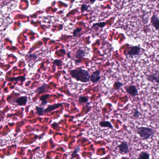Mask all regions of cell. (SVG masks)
<instances>
[{
  "label": "cell",
  "mask_w": 159,
  "mask_h": 159,
  "mask_svg": "<svg viewBox=\"0 0 159 159\" xmlns=\"http://www.w3.org/2000/svg\"><path fill=\"white\" fill-rule=\"evenodd\" d=\"M101 72L99 70H96L92 73L90 76V80L93 83H96L101 79Z\"/></svg>",
  "instance_id": "7"
},
{
  "label": "cell",
  "mask_w": 159,
  "mask_h": 159,
  "mask_svg": "<svg viewBox=\"0 0 159 159\" xmlns=\"http://www.w3.org/2000/svg\"><path fill=\"white\" fill-rule=\"evenodd\" d=\"M36 114L39 116H42L44 113V109L42 107H36Z\"/></svg>",
  "instance_id": "16"
},
{
  "label": "cell",
  "mask_w": 159,
  "mask_h": 159,
  "mask_svg": "<svg viewBox=\"0 0 159 159\" xmlns=\"http://www.w3.org/2000/svg\"><path fill=\"white\" fill-rule=\"evenodd\" d=\"M126 91L132 96L135 97L138 95V90L134 85H130L125 87Z\"/></svg>",
  "instance_id": "5"
},
{
  "label": "cell",
  "mask_w": 159,
  "mask_h": 159,
  "mask_svg": "<svg viewBox=\"0 0 159 159\" xmlns=\"http://www.w3.org/2000/svg\"><path fill=\"white\" fill-rule=\"evenodd\" d=\"M86 52L84 50L82 49H79L76 52V58H80L84 57L85 56Z\"/></svg>",
  "instance_id": "15"
},
{
  "label": "cell",
  "mask_w": 159,
  "mask_h": 159,
  "mask_svg": "<svg viewBox=\"0 0 159 159\" xmlns=\"http://www.w3.org/2000/svg\"><path fill=\"white\" fill-rule=\"evenodd\" d=\"M53 64L55 65H57L58 66H61L62 65V62L60 59H55L53 62Z\"/></svg>",
  "instance_id": "22"
},
{
  "label": "cell",
  "mask_w": 159,
  "mask_h": 159,
  "mask_svg": "<svg viewBox=\"0 0 159 159\" xmlns=\"http://www.w3.org/2000/svg\"><path fill=\"white\" fill-rule=\"evenodd\" d=\"M146 78L148 81L159 84V70H154L150 74L147 75Z\"/></svg>",
  "instance_id": "3"
},
{
  "label": "cell",
  "mask_w": 159,
  "mask_h": 159,
  "mask_svg": "<svg viewBox=\"0 0 159 159\" xmlns=\"http://www.w3.org/2000/svg\"><path fill=\"white\" fill-rule=\"evenodd\" d=\"M82 30V28H77V29L75 30H73V36L74 37L77 36V34H78Z\"/></svg>",
  "instance_id": "24"
},
{
  "label": "cell",
  "mask_w": 159,
  "mask_h": 159,
  "mask_svg": "<svg viewBox=\"0 0 159 159\" xmlns=\"http://www.w3.org/2000/svg\"><path fill=\"white\" fill-rule=\"evenodd\" d=\"M70 73L72 78L83 83H87L90 79V73L87 70L82 68L72 70H70Z\"/></svg>",
  "instance_id": "1"
},
{
  "label": "cell",
  "mask_w": 159,
  "mask_h": 159,
  "mask_svg": "<svg viewBox=\"0 0 159 159\" xmlns=\"http://www.w3.org/2000/svg\"><path fill=\"white\" fill-rule=\"evenodd\" d=\"M106 25V23L105 22H101V23H95L92 26V28H94V27L97 26L99 27L100 28H103Z\"/></svg>",
  "instance_id": "21"
},
{
  "label": "cell",
  "mask_w": 159,
  "mask_h": 159,
  "mask_svg": "<svg viewBox=\"0 0 159 159\" xmlns=\"http://www.w3.org/2000/svg\"><path fill=\"white\" fill-rule=\"evenodd\" d=\"M123 86V84L120 82H116L114 84V88L116 90H118Z\"/></svg>",
  "instance_id": "20"
},
{
  "label": "cell",
  "mask_w": 159,
  "mask_h": 159,
  "mask_svg": "<svg viewBox=\"0 0 159 159\" xmlns=\"http://www.w3.org/2000/svg\"><path fill=\"white\" fill-rule=\"evenodd\" d=\"M88 101V98L87 97L81 96L79 98V103L80 104H82L83 103H87Z\"/></svg>",
  "instance_id": "17"
},
{
  "label": "cell",
  "mask_w": 159,
  "mask_h": 159,
  "mask_svg": "<svg viewBox=\"0 0 159 159\" xmlns=\"http://www.w3.org/2000/svg\"><path fill=\"white\" fill-rule=\"evenodd\" d=\"M89 7H90L88 6L87 5L83 4L82 5V6H81V10H82V11L84 12L85 11H87V10H88Z\"/></svg>",
  "instance_id": "23"
},
{
  "label": "cell",
  "mask_w": 159,
  "mask_h": 159,
  "mask_svg": "<svg viewBox=\"0 0 159 159\" xmlns=\"http://www.w3.org/2000/svg\"><path fill=\"white\" fill-rule=\"evenodd\" d=\"M157 143H158V144H159V140H158V142H157Z\"/></svg>",
  "instance_id": "26"
},
{
  "label": "cell",
  "mask_w": 159,
  "mask_h": 159,
  "mask_svg": "<svg viewBox=\"0 0 159 159\" xmlns=\"http://www.w3.org/2000/svg\"><path fill=\"white\" fill-rule=\"evenodd\" d=\"M47 87V85L46 84H43L41 87L38 88L35 91V93H38L39 94H41V93H44L46 92V88Z\"/></svg>",
  "instance_id": "14"
},
{
  "label": "cell",
  "mask_w": 159,
  "mask_h": 159,
  "mask_svg": "<svg viewBox=\"0 0 159 159\" xmlns=\"http://www.w3.org/2000/svg\"><path fill=\"white\" fill-rule=\"evenodd\" d=\"M151 23L154 29L157 30H159V19L157 16L155 14H153V15L151 17Z\"/></svg>",
  "instance_id": "8"
},
{
  "label": "cell",
  "mask_w": 159,
  "mask_h": 159,
  "mask_svg": "<svg viewBox=\"0 0 159 159\" xmlns=\"http://www.w3.org/2000/svg\"><path fill=\"white\" fill-rule=\"evenodd\" d=\"M141 114L142 113L139 111L138 110V109H134L133 113V116L135 118H139L140 116L141 115Z\"/></svg>",
  "instance_id": "19"
},
{
  "label": "cell",
  "mask_w": 159,
  "mask_h": 159,
  "mask_svg": "<svg viewBox=\"0 0 159 159\" xmlns=\"http://www.w3.org/2000/svg\"><path fill=\"white\" fill-rule=\"evenodd\" d=\"M141 49L142 48L138 46H133L130 47L127 52V54L130 56L138 55L140 53Z\"/></svg>",
  "instance_id": "4"
},
{
  "label": "cell",
  "mask_w": 159,
  "mask_h": 159,
  "mask_svg": "<svg viewBox=\"0 0 159 159\" xmlns=\"http://www.w3.org/2000/svg\"><path fill=\"white\" fill-rule=\"evenodd\" d=\"M122 159H128L127 158H125V157H123V158H122Z\"/></svg>",
  "instance_id": "25"
},
{
  "label": "cell",
  "mask_w": 159,
  "mask_h": 159,
  "mask_svg": "<svg viewBox=\"0 0 159 159\" xmlns=\"http://www.w3.org/2000/svg\"><path fill=\"white\" fill-rule=\"evenodd\" d=\"M27 101V97L26 96H22L16 99L15 103L20 106H24L26 105Z\"/></svg>",
  "instance_id": "9"
},
{
  "label": "cell",
  "mask_w": 159,
  "mask_h": 159,
  "mask_svg": "<svg viewBox=\"0 0 159 159\" xmlns=\"http://www.w3.org/2000/svg\"><path fill=\"white\" fill-rule=\"evenodd\" d=\"M49 94H45V95H42V96L41 97V98H40V100L41 101V106L43 107V106H45V105L47 104V98H49Z\"/></svg>",
  "instance_id": "12"
},
{
  "label": "cell",
  "mask_w": 159,
  "mask_h": 159,
  "mask_svg": "<svg viewBox=\"0 0 159 159\" xmlns=\"http://www.w3.org/2000/svg\"><path fill=\"white\" fill-rule=\"evenodd\" d=\"M99 125L102 127H108L110 128H113V126L110 122L108 121H102L100 122Z\"/></svg>",
  "instance_id": "11"
},
{
  "label": "cell",
  "mask_w": 159,
  "mask_h": 159,
  "mask_svg": "<svg viewBox=\"0 0 159 159\" xmlns=\"http://www.w3.org/2000/svg\"><path fill=\"white\" fill-rule=\"evenodd\" d=\"M63 103H59V104H55L53 105H49L48 107L44 110V113H48L51 112L52 111L55 110V109L58 108L61 106H62V104Z\"/></svg>",
  "instance_id": "10"
},
{
  "label": "cell",
  "mask_w": 159,
  "mask_h": 159,
  "mask_svg": "<svg viewBox=\"0 0 159 159\" xmlns=\"http://www.w3.org/2000/svg\"><path fill=\"white\" fill-rule=\"evenodd\" d=\"M150 156L149 153L142 151L140 154L137 159H150Z\"/></svg>",
  "instance_id": "13"
},
{
  "label": "cell",
  "mask_w": 159,
  "mask_h": 159,
  "mask_svg": "<svg viewBox=\"0 0 159 159\" xmlns=\"http://www.w3.org/2000/svg\"><path fill=\"white\" fill-rule=\"evenodd\" d=\"M120 153L122 154H127L129 152V146L127 142H122L118 146Z\"/></svg>",
  "instance_id": "6"
},
{
  "label": "cell",
  "mask_w": 159,
  "mask_h": 159,
  "mask_svg": "<svg viewBox=\"0 0 159 159\" xmlns=\"http://www.w3.org/2000/svg\"><path fill=\"white\" fill-rule=\"evenodd\" d=\"M0 98H1V95H0Z\"/></svg>",
  "instance_id": "27"
},
{
  "label": "cell",
  "mask_w": 159,
  "mask_h": 159,
  "mask_svg": "<svg viewBox=\"0 0 159 159\" xmlns=\"http://www.w3.org/2000/svg\"><path fill=\"white\" fill-rule=\"evenodd\" d=\"M81 150V148L79 146H77L75 148V150L73 151V152L72 153V154H71V159H73V158H75V155H76L77 153H78Z\"/></svg>",
  "instance_id": "18"
},
{
  "label": "cell",
  "mask_w": 159,
  "mask_h": 159,
  "mask_svg": "<svg viewBox=\"0 0 159 159\" xmlns=\"http://www.w3.org/2000/svg\"><path fill=\"white\" fill-rule=\"evenodd\" d=\"M137 132L142 140H147L153 137L155 134V131L152 128L148 127H140L137 128Z\"/></svg>",
  "instance_id": "2"
}]
</instances>
